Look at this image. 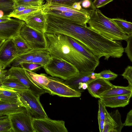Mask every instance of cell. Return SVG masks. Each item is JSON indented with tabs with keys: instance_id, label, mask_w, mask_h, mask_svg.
Listing matches in <instances>:
<instances>
[{
	"instance_id": "836d02e7",
	"label": "cell",
	"mask_w": 132,
	"mask_h": 132,
	"mask_svg": "<svg viewBox=\"0 0 132 132\" xmlns=\"http://www.w3.org/2000/svg\"><path fill=\"white\" fill-rule=\"evenodd\" d=\"M20 65L24 69L34 72L43 67L40 64L31 62L23 63Z\"/></svg>"
},
{
	"instance_id": "1f68e13d",
	"label": "cell",
	"mask_w": 132,
	"mask_h": 132,
	"mask_svg": "<svg viewBox=\"0 0 132 132\" xmlns=\"http://www.w3.org/2000/svg\"><path fill=\"white\" fill-rule=\"evenodd\" d=\"M97 78H103L108 80H114L118 75L111 71L110 70H103L98 73H96Z\"/></svg>"
},
{
	"instance_id": "5b68a950",
	"label": "cell",
	"mask_w": 132,
	"mask_h": 132,
	"mask_svg": "<svg viewBox=\"0 0 132 132\" xmlns=\"http://www.w3.org/2000/svg\"><path fill=\"white\" fill-rule=\"evenodd\" d=\"M43 68L46 73L51 77H57L65 80L76 76L79 72L71 63L53 57L50 62Z\"/></svg>"
},
{
	"instance_id": "ffe728a7",
	"label": "cell",
	"mask_w": 132,
	"mask_h": 132,
	"mask_svg": "<svg viewBox=\"0 0 132 132\" xmlns=\"http://www.w3.org/2000/svg\"><path fill=\"white\" fill-rule=\"evenodd\" d=\"M132 94V86L127 87L113 85L109 89L100 96L99 98L110 96Z\"/></svg>"
},
{
	"instance_id": "d590c367",
	"label": "cell",
	"mask_w": 132,
	"mask_h": 132,
	"mask_svg": "<svg viewBox=\"0 0 132 132\" xmlns=\"http://www.w3.org/2000/svg\"><path fill=\"white\" fill-rule=\"evenodd\" d=\"M100 99L98 101V117L103 120H104L106 112L107 111L106 106L101 100Z\"/></svg>"
},
{
	"instance_id": "b9f144b4",
	"label": "cell",
	"mask_w": 132,
	"mask_h": 132,
	"mask_svg": "<svg viewBox=\"0 0 132 132\" xmlns=\"http://www.w3.org/2000/svg\"><path fill=\"white\" fill-rule=\"evenodd\" d=\"M124 126H132V110H131L127 113Z\"/></svg>"
},
{
	"instance_id": "9a60e30c",
	"label": "cell",
	"mask_w": 132,
	"mask_h": 132,
	"mask_svg": "<svg viewBox=\"0 0 132 132\" xmlns=\"http://www.w3.org/2000/svg\"><path fill=\"white\" fill-rule=\"evenodd\" d=\"M17 56L15 45L12 38L5 40L0 47V67L4 69Z\"/></svg>"
},
{
	"instance_id": "7bdbcfd3",
	"label": "cell",
	"mask_w": 132,
	"mask_h": 132,
	"mask_svg": "<svg viewBox=\"0 0 132 132\" xmlns=\"http://www.w3.org/2000/svg\"><path fill=\"white\" fill-rule=\"evenodd\" d=\"M7 70H4L0 67V84L2 82L7 79Z\"/></svg>"
},
{
	"instance_id": "f6af8a7d",
	"label": "cell",
	"mask_w": 132,
	"mask_h": 132,
	"mask_svg": "<svg viewBox=\"0 0 132 132\" xmlns=\"http://www.w3.org/2000/svg\"><path fill=\"white\" fill-rule=\"evenodd\" d=\"M98 119L100 131V132H103L104 125V120L98 117Z\"/></svg>"
},
{
	"instance_id": "d6986e66",
	"label": "cell",
	"mask_w": 132,
	"mask_h": 132,
	"mask_svg": "<svg viewBox=\"0 0 132 132\" xmlns=\"http://www.w3.org/2000/svg\"><path fill=\"white\" fill-rule=\"evenodd\" d=\"M24 70L26 75L34 83L44 89L46 93L50 94L47 88L49 79L47 75L42 73L38 74L26 69Z\"/></svg>"
},
{
	"instance_id": "7c38bea8",
	"label": "cell",
	"mask_w": 132,
	"mask_h": 132,
	"mask_svg": "<svg viewBox=\"0 0 132 132\" xmlns=\"http://www.w3.org/2000/svg\"><path fill=\"white\" fill-rule=\"evenodd\" d=\"M94 71H79L76 76L64 81V83L75 90L80 93L84 92L88 84L98 78Z\"/></svg>"
},
{
	"instance_id": "6da1fadb",
	"label": "cell",
	"mask_w": 132,
	"mask_h": 132,
	"mask_svg": "<svg viewBox=\"0 0 132 132\" xmlns=\"http://www.w3.org/2000/svg\"><path fill=\"white\" fill-rule=\"evenodd\" d=\"M62 33L78 40L99 59L120 58L124 52L120 41L110 40L87 26L70 22L64 26Z\"/></svg>"
},
{
	"instance_id": "74e56055",
	"label": "cell",
	"mask_w": 132,
	"mask_h": 132,
	"mask_svg": "<svg viewBox=\"0 0 132 132\" xmlns=\"http://www.w3.org/2000/svg\"><path fill=\"white\" fill-rule=\"evenodd\" d=\"M127 45L126 47L124 48L125 52L130 61L132 62V35L129 36L126 41Z\"/></svg>"
},
{
	"instance_id": "c3c4849f",
	"label": "cell",
	"mask_w": 132,
	"mask_h": 132,
	"mask_svg": "<svg viewBox=\"0 0 132 132\" xmlns=\"http://www.w3.org/2000/svg\"><path fill=\"white\" fill-rule=\"evenodd\" d=\"M11 18H0V23L5 22L10 20Z\"/></svg>"
},
{
	"instance_id": "681fc988",
	"label": "cell",
	"mask_w": 132,
	"mask_h": 132,
	"mask_svg": "<svg viewBox=\"0 0 132 132\" xmlns=\"http://www.w3.org/2000/svg\"><path fill=\"white\" fill-rule=\"evenodd\" d=\"M5 40V39H0V47Z\"/></svg>"
},
{
	"instance_id": "8d00e7d4",
	"label": "cell",
	"mask_w": 132,
	"mask_h": 132,
	"mask_svg": "<svg viewBox=\"0 0 132 132\" xmlns=\"http://www.w3.org/2000/svg\"><path fill=\"white\" fill-rule=\"evenodd\" d=\"M121 75L128 81L129 85L132 86V67L128 66Z\"/></svg>"
},
{
	"instance_id": "816d5d0a",
	"label": "cell",
	"mask_w": 132,
	"mask_h": 132,
	"mask_svg": "<svg viewBox=\"0 0 132 132\" xmlns=\"http://www.w3.org/2000/svg\"><path fill=\"white\" fill-rule=\"evenodd\" d=\"M1 101L0 100V102H1Z\"/></svg>"
},
{
	"instance_id": "484cf974",
	"label": "cell",
	"mask_w": 132,
	"mask_h": 132,
	"mask_svg": "<svg viewBox=\"0 0 132 132\" xmlns=\"http://www.w3.org/2000/svg\"><path fill=\"white\" fill-rule=\"evenodd\" d=\"M52 57L47 50L39 51L33 59L28 62L37 63L42 65L43 67L50 62Z\"/></svg>"
},
{
	"instance_id": "83f0119b",
	"label": "cell",
	"mask_w": 132,
	"mask_h": 132,
	"mask_svg": "<svg viewBox=\"0 0 132 132\" xmlns=\"http://www.w3.org/2000/svg\"><path fill=\"white\" fill-rule=\"evenodd\" d=\"M15 6L23 5L30 8L42 9L44 0H14Z\"/></svg>"
},
{
	"instance_id": "ab89813d",
	"label": "cell",
	"mask_w": 132,
	"mask_h": 132,
	"mask_svg": "<svg viewBox=\"0 0 132 132\" xmlns=\"http://www.w3.org/2000/svg\"><path fill=\"white\" fill-rule=\"evenodd\" d=\"M46 1H50L51 2L65 5L71 6L75 3L82 1V0H45Z\"/></svg>"
},
{
	"instance_id": "2e32d148",
	"label": "cell",
	"mask_w": 132,
	"mask_h": 132,
	"mask_svg": "<svg viewBox=\"0 0 132 132\" xmlns=\"http://www.w3.org/2000/svg\"><path fill=\"white\" fill-rule=\"evenodd\" d=\"M113 85L109 80L98 78L88 84L87 88L92 96L99 98L100 95L109 89Z\"/></svg>"
},
{
	"instance_id": "7dc6e473",
	"label": "cell",
	"mask_w": 132,
	"mask_h": 132,
	"mask_svg": "<svg viewBox=\"0 0 132 132\" xmlns=\"http://www.w3.org/2000/svg\"><path fill=\"white\" fill-rule=\"evenodd\" d=\"M8 118V115L0 116V121L5 120Z\"/></svg>"
},
{
	"instance_id": "30bf717a",
	"label": "cell",
	"mask_w": 132,
	"mask_h": 132,
	"mask_svg": "<svg viewBox=\"0 0 132 132\" xmlns=\"http://www.w3.org/2000/svg\"><path fill=\"white\" fill-rule=\"evenodd\" d=\"M32 125L34 132H68L64 121L52 120L48 117L33 118Z\"/></svg>"
},
{
	"instance_id": "e0dca14e",
	"label": "cell",
	"mask_w": 132,
	"mask_h": 132,
	"mask_svg": "<svg viewBox=\"0 0 132 132\" xmlns=\"http://www.w3.org/2000/svg\"><path fill=\"white\" fill-rule=\"evenodd\" d=\"M132 94L100 98L106 107L111 108L124 107L128 104Z\"/></svg>"
},
{
	"instance_id": "4316f807",
	"label": "cell",
	"mask_w": 132,
	"mask_h": 132,
	"mask_svg": "<svg viewBox=\"0 0 132 132\" xmlns=\"http://www.w3.org/2000/svg\"><path fill=\"white\" fill-rule=\"evenodd\" d=\"M112 19L124 32L129 36L132 35V23L131 22L119 18Z\"/></svg>"
},
{
	"instance_id": "4dcf8cb0",
	"label": "cell",
	"mask_w": 132,
	"mask_h": 132,
	"mask_svg": "<svg viewBox=\"0 0 132 132\" xmlns=\"http://www.w3.org/2000/svg\"><path fill=\"white\" fill-rule=\"evenodd\" d=\"M104 121L103 132H114L116 125L113 120L108 111L106 112Z\"/></svg>"
},
{
	"instance_id": "7a4b0ae2",
	"label": "cell",
	"mask_w": 132,
	"mask_h": 132,
	"mask_svg": "<svg viewBox=\"0 0 132 132\" xmlns=\"http://www.w3.org/2000/svg\"><path fill=\"white\" fill-rule=\"evenodd\" d=\"M46 50L52 57L62 59L75 65L79 71H94L98 65L76 50L65 35L45 33Z\"/></svg>"
},
{
	"instance_id": "8fae6325",
	"label": "cell",
	"mask_w": 132,
	"mask_h": 132,
	"mask_svg": "<svg viewBox=\"0 0 132 132\" xmlns=\"http://www.w3.org/2000/svg\"><path fill=\"white\" fill-rule=\"evenodd\" d=\"M49 79L47 88L50 94L68 97H79L81 93L72 89L66 84L63 80L57 77L48 76Z\"/></svg>"
},
{
	"instance_id": "52a82bcc",
	"label": "cell",
	"mask_w": 132,
	"mask_h": 132,
	"mask_svg": "<svg viewBox=\"0 0 132 132\" xmlns=\"http://www.w3.org/2000/svg\"><path fill=\"white\" fill-rule=\"evenodd\" d=\"M19 34L31 50H46L47 43L45 33L30 28L25 23Z\"/></svg>"
},
{
	"instance_id": "4fadbf2b",
	"label": "cell",
	"mask_w": 132,
	"mask_h": 132,
	"mask_svg": "<svg viewBox=\"0 0 132 132\" xmlns=\"http://www.w3.org/2000/svg\"><path fill=\"white\" fill-rule=\"evenodd\" d=\"M29 27L43 33L46 32L47 26L46 14L41 9L21 18Z\"/></svg>"
},
{
	"instance_id": "e575fe53",
	"label": "cell",
	"mask_w": 132,
	"mask_h": 132,
	"mask_svg": "<svg viewBox=\"0 0 132 132\" xmlns=\"http://www.w3.org/2000/svg\"><path fill=\"white\" fill-rule=\"evenodd\" d=\"M0 132H12L11 123L9 118L0 121Z\"/></svg>"
},
{
	"instance_id": "ac0fdd59",
	"label": "cell",
	"mask_w": 132,
	"mask_h": 132,
	"mask_svg": "<svg viewBox=\"0 0 132 132\" xmlns=\"http://www.w3.org/2000/svg\"><path fill=\"white\" fill-rule=\"evenodd\" d=\"M67 39L73 47L85 57L99 65V59L84 46L76 39L66 36Z\"/></svg>"
},
{
	"instance_id": "cb8c5ba5",
	"label": "cell",
	"mask_w": 132,
	"mask_h": 132,
	"mask_svg": "<svg viewBox=\"0 0 132 132\" xmlns=\"http://www.w3.org/2000/svg\"><path fill=\"white\" fill-rule=\"evenodd\" d=\"M39 50H31L19 55L12 63V66L18 67L22 63L28 62L33 59Z\"/></svg>"
},
{
	"instance_id": "7402d4cb",
	"label": "cell",
	"mask_w": 132,
	"mask_h": 132,
	"mask_svg": "<svg viewBox=\"0 0 132 132\" xmlns=\"http://www.w3.org/2000/svg\"><path fill=\"white\" fill-rule=\"evenodd\" d=\"M15 7L14 0H0V18H11L9 16Z\"/></svg>"
},
{
	"instance_id": "f546056e",
	"label": "cell",
	"mask_w": 132,
	"mask_h": 132,
	"mask_svg": "<svg viewBox=\"0 0 132 132\" xmlns=\"http://www.w3.org/2000/svg\"><path fill=\"white\" fill-rule=\"evenodd\" d=\"M116 125L114 132H120L124 126L122 122L121 115L119 111L117 110L109 113Z\"/></svg>"
},
{
	"instance_id": "5bb4252c",
	"label": "cell",
	"mask_w": 132,
	"mask_h": 132,
	"mask_svg": "<svg viewBox=\"0 0 132 132\" xmlns=\"http://www.w3.org/2000/svg\"><path fill=\"white\" fill-rule=\"evenodd\" d=\"M25 23L17 19H11L7 21L0 23V39L6 40L19 34Z\"/></svg>"
},
{
	"instance_id": "8992f818",
	"label": "cell",
	"mask_w": 132,
	"mask_h": 132,
	"mask_svg": "<svg viewBox=\"0 0 132 132\" xmlns=\"http://www.w3.org/2000/svg\"><path fill=\"white\" fill-rule=\"evenodd\" d=\"M22 105L30 114L33 118L41 119L48 117L39 100V97L29 90L17 91Z\"/></svg>"
},
{
	"instance_id": "3957f363",
	"label": "cell",
	"mask_w": 132,
	"mask_h": 132,
	"mask_svg": "<svg viewBox=\"0 0 132 132\" xmlns=\"http://www.w3.org/2000/svg\"><path fill=\"white\" fill-rule=\"evenodd\" d=\"M87 23L89 28L111 40L126 41L129 36L98 9L92 11Z\"/></svg>"
},
{
	"instance_id": "f35d334b",
	"label": "cell",
	"mask_w": 132,
	"mask_h": 132,
	"mask_svg": "<svg viewBox=\"0 0 132 132\" xmlns=\"http://www.w3.org/2000/svg\"><path fill=\"white\" fill-rule=\"evenodd\" d=\"M81 6L83 9L90 12L95 9L92 0H82L81 2Z\"/></svg>"
},
{
	"instance_id": "603a6c76",
	"label": "cell",
	"mask_w": 132,
	"mask_h": 132,
	"mask_svg": "<svg viewBox=\"0 0 132 132\" xmlns=\"http://www.w3.org/2000/svg\"><path fill=\"white\" fill-rule=\"evenodd\" d=\"M12 39L15 45L17 56L31 50L26 41L19 34L13 37Z\"/></svg>"
},
{
	"instance_id": "60d3db41",
	"label": "cell",
	"mask_w": 132,
	"mask_h": 132,
	"mask_svg": "<svg viewBox=\"0 0 132 132\" xmlns=\"http://www.w3.org/2000/svg\"><path fill=\"white\" fill-rule=\"evenodd\" d=\"M113 0H94L93 2L95 9L104 6Z\"/></svg>"
},
{
	"instance_id": "f1b7e54d",
	"label": "cell",
	"mask_w": 132,
	"mask_h": 132,
	"mask_svg": "<svg viewBox=\"0 0 132 132\" xmlns=\"http://www.w3.org/2000/svg\"><path fill=\"white\" fill-rule=\"evenodd\" d=\"M26 109L24 106L2 101L0 102V111H23Z\"/></svg>"
},
{
	"instance_id": "d6a6232c",
	"label": "cell",
	"mask_w": 132,
	"mask_h": 132,
	"mask_svg": "<svg viewBox=\"0 0 132 132\" xmlns=\"http://www.w3.org/2000/svg\"><path fill=\"white\" fill-rule=\"evenodd\" d=\"M41 9L36 8H28L19 12L12 13L9 16L10 18L13 17L19 19L22 17Z\"/></svg>"
},
{
	"instance_id": "44dd1931",
	"label": "cell",
	"mask_w": 132,
	"mask_h": 132,
	"mask_svg": "<svg viewBox=\"0 0 132 132\" xmlns=\"http://www.w3.org/2000/svg\"><path fill=\"white\" fill-rule=\"evenodd\" d=\"M0 100L3 102L22 105L17 91L14 90L6 89L0 90Z\"/></svg>"
},
{
	"instance_id": "ba28073f",
	"label": "cell",
	"mask_w": 132,
	"mask_h": 132,
	"mask_svg": "<svg viewBox=\"0 0 132 132\" xmlns=\"http://www.w3.org/2000/svg\"><path fill=\"white\" fill-rule=\"evenodd\" d=\"M12 132H34L32 125L33 118L26 110L8 115Z\"/></svg>"
},
{
	"instance_id": "d4e9b609",
	"label": "cell",
	"mask_w": 132,
	"mask_h": 132,
	"mask_svg": "<svg viewBox=\"0 0 132 132\" xmlns=\"http://www.w3.org/2000/svg\"><path fill=\"white\" fill-rule=\"evenodd\" d=\"M0 86L4 88L13 90L17 91H23L28 90L26 86L17 80L12 79L4 80L0 84Z\"/></svg>"
},
{
	"instance_id": "9c48e42d",
	"label": "cell",
	"mask_w": 132,
	"mask_h": 132,
	"mask_svg": "<svg viewBox=\"0 0 132 132\" xmlns=\"http://www.w3.org/2000/svg\"><path fill=\"white\" fill-rule=\"evenodd\" d=\"M7 79H15L26 86L28 89L37 96L40 97L46 93L45 91L34 83L26 75L24 69L22 67H12L7 71Z\"/></svg>"
},
{
	"instance_id": "ee69618b",
	"label": "cell",
	"mask_w": 132,
	"mask_h": 132,
	"mask_svg": "<svg viewBox=\"0 0 132 132\" xmlns=\"http://www.w3.org/2000/svg\"><path fill=\"white\" fill-rule=\"evenodd\" d=\"M28 8H30L23 5L15 6L14 10L12 13L19 12Z\"/></svg>"
},
{
	"instance_id": "bcb514c9",
	"label": "cell",
	"mask_w": 132,
	"mask_h": 132,
	"mask_svg": "<svg viewBox=\"0 0 132 132\" xmlns=\"http://www.w3.org/2000/svg\"><path fill=\"white\" fill-rule=\"evenodd\" d=\"M23 111H0V116L5 115H8L9 114H10L18 113L23 111Z\"/></svg>"
},
{
	"instance_id": "277c9868",
	"label": "cell",
	"mask_w": 132,
	"mask_h": 132,
	"mask_svg": "<svg viewBox=\"0 0 132 132\" xmlns=\"http://www.w3.org/2000/svg\"><path fill=\"white\" fill-rule=\"evenodd\" d=\"M45 13L54 15L70 22L87 27L90 13L75 10L71 6L46 1L42 9Z\"/></svg>"
},
{
	"instance_id": "f907efd6",
	"label": "cell",
	"mask_w": 132,
	"mask_h": 132,
	"mask_svg": "<svg viewBox=\"0 0 132 132\" xmlns=\"http://www.w3.org/2000/svg\"><path fill=\"white\" fill-rule=\"evenodd\" d=\"M5 89H6L2 88L0 86V90H4Z\"/></svg>"
}]
</instances>
